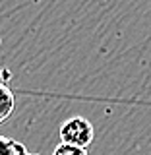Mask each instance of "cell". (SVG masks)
<instances>
[{"instance_id": "4", "label": "cell", "mask_w": 151, "mask_h": 155, "mask_svg": "<svg viewBox=\"0 0 151 155\" xmlns=\"http://www.w3.org/2000/svg\"><path fill=\"white\" fill-rule=\"evenodd\" d=\"M52 155H87V149L84 147H76V145H70V143H58L54 147Z\"/></svg>"}, {"instance_id": "2", "label": "cell", "mask_w": 151, "mask_h": 155, "mask_svg": "<svg viewBox=\"0 0 151 155\" xmlns=\"http://www.w3.org/2000/svg\"><path fill=\"white\" fill-rule=\"evenodd\" d=\"M14 109H16V99H14V93L10 91V87L0 81V124L6 122V120L12 116Z\"/></svg>"}, {"instance_id": "1", "label": "cell", "mask_w": 151, "mask_h": 155, "mask_svg": "<svg viewBox=\"0 0 151 155\" xmlns=\"http://www.w3.org/2000/svg\"><path fill=\"white\" fill-rule=\"evenodd\" d=\"M60 142L62 143H70L76 145V147H84L87 149L91 143H93V124L89 122L84 116H70L64 122L60 124Z\"/></svg>"}, {"instance_id": "3", "label": "cell", "mask_w": 151, "mask_h": 155, "mask_svg": "<svg viewBox=\"0 0 151 155\" xmlns=\"http://www.w3.org/2000/svg\"><path fill=\"white\" fill-rule=\"evenodd\" d=\"M0 155H29L25 145L19 143L18 140L0 136Z\"/></svg>"}, {"instance_id": "5", "label": "cell", "mask_w": 151, "mask_h": 155, "mask_svg": "<svg viewBox=\"0 0 151 155\" xmlns=\"http://www.w3.org/2000/svg\"><path fill=\"white\" fill-rule=\"evenodd\" d=\"M29 155H31V153H29Z\"/></svg>"}]
</instances>
